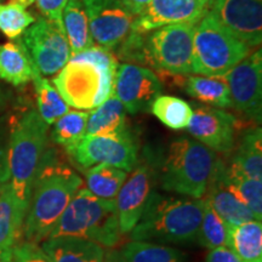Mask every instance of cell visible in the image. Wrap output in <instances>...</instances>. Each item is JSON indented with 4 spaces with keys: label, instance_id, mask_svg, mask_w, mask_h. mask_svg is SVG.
Wrapping results in <instances>:
<instances>
[{
    "label": "cell",
    "instance_id": "cell-1",
    "mask_svg": "<svg viewBox=\"0 0 262 262\" xmlns=\"http://www.w3.org/2000/svg\"><path fill=\"white\" fill-rule=\"evenodd\" d=\"M83 179L71 166L57 159L56 150L49 147L33 182L31 199L24 226L26 242L39 244L50 237Z\"/></svg>",
    "mask_w": 262,
    "mask_h": 262
},
{
    "label": "cell",
    "instance_id": "cell-2",
    "mask_svg": "<svg viewBox=\"0 0 262 262\" xmlns=\"http://www.w3.org/2000/svg\"><path fill=\"white\" fill-rule=\"evenodd\" d=\"M205 199L153 192L145 211L130 232L131 239L157 244H191L196 241Z\"/></svg>",
    "mask_w": 262,
    "mask_h": 262
},
{
    "label": "cell",
    "instance_id": "cell-3",
    "mask_svg": "<svg viewBox=\"0 0 262 262\" xmlns=\"http://www.w3.org/2000/svg\"><path fill=\"white\" fill-rule=\"evenodd\" d=\"M220 157L191 137H179L169 145L157 179L164 191L201 199Z\"/></svg>",
    "mask_w": 262,
    "mask_h": 262
},
{
    "label": "cell",
    "instance_id": "cell-4",
    "mask_svg": "<svg viewBox=\"0 0 262 262\" xmlns=\"http://www.w3.org/2000/svg\"><path fill=\"white\" fill-rule=\"evenodd\" d=\"M49 149V125L37 110H29L16 120L9 135L8 160L15 195L29 206L33 182Z\"/></svg>",
    "mask_w": 262,
    "mask_h": 262
},
{
    "label": "cell",
    "instance_id": "cell-5",
    "mask_svg": "<svg viewBox=\"0 0 262 262\" xmlns=\"http://www.w3.org/2000/svg\"><path fill=\"white\" fill-rule=\"evenodd\" d=\"M62 235L84 238L104 249H113L122 235L116 199L98 198L88 188L80 187L52 229L50 237Z\"/></svg>",
    "mask_w": 262,
    "mask_h": 262
},
{
    "label": "cell",
    "instance_id": "cell-6",
    "mask_svg": "<svg viewBox=\"0 0 262 262\" xmlns=\"http://www.w3.org/2000/svg\"><path fill=\"white\" fill-rule=\"evenodd\" d=\"M251 54V48L228 34L210 12L198 22L193 38L192 73L225 77Z\"/></svg>",
    "mask_w": 262,
    "mask_h": 262
},
{
    "label": "cell",
    "instance_id": "cell-7",
    "mask_svg": "<svg viewBox=\"0 0 262 262\" xmlns=\"http://www.w3.org/2000/svg\"><path fill=\"white\" fill-rule=\"evenodd\" d=\"M196 25L195 22L173 24L145 33L147 67L173 77L191 74Z\"/></svg>",
    "mask_w": 262,
    "mask_h": 262
},
{
    "label": "cell",
    "instance_id": "cell-8",
    "mask_svg": "<svg viewBox=\"0 0 262 262\" xmlns=\"http://www.w3.org/2000/svg\"><path fill=\"white\" fill-rule=\"evenodd\" d=\"M66 152L81 170L108 164L131 172L139 163V143L130 127L111 135H85Z\"/></svg>",
    "mask_w": 262,
    "mask_h": 262
},
{
    "label": "cell",
    "instance_id": "cell-9",
    "mask_svg": "<svg viewBox=\"0 0 262 262\" xmlns=\"http://www.w3.org/2000/svg\"><path fill=\"white\" fill-rule=\"evenodd\" d=\"M21 40L42 77L57 74L71 58L63 26L45 17L35 19L22 34Z\"/></svg>",
    "mask_w": 262,
    "mask_h": 262
},
{
    "label": "cell",
    "instance_id": "cell-10",
    "mask_svg": "<svg viewBox=\"0 0 262 262\" xmlns=\"http://www.w3.org/2000/svg\"><path fill=\"white\" fill-rule=\"evenodd\" d=\"M225 79L228 84L231 107L248 119L260 124L262 119V52H251L232 68Z\"/></svg>",
    "mask_w": 262,
    "mask_h": 262
},
{
    "label": "cell",
    "instance_id": "cell-11",
    "mask_svg": "<svg viewBox=\"0 0 262 262\" xmlns=\"http://www.w3.org/2000/svg\"><path fill=\"white\" fill-rule=\"evenodd\" d=\"M94 42L114 51L131 32L135 19L120 0H81Z\"/></svg>",
    "mask_w": 262,
    "mask_h": 262
},
{
    "label": "cell",
    "instance_id": "cell-12",
    "mask_svg": "<svg viewBox=\"0 0 262 262\" xmlns=\"http://www.w3.org/2000/svg\"><path fill=\"white\" fill-rule=\"evenodd\" d=\"M209 12L228 34L250 48L262 41V0H214Z\"/></svg>",
    "mask_w": 262,
    "mask_h": 262
},
{
    "label": "cell",
    "instance_id": "cell-13",
    "mask_svg": "<svg viewBox=\"0 0 262 262\" xmlns=\"http://www.w3.org/2000/svg\"><path fill=\"white\" fill-rule=\"evenodd\" d=\"M162 93V81L152 70L131 63L118 66L113 95L123 103L127 113L148 112Z\"/></svg>",
    "mask_w": 262,
    "mask_h": 262
},
{
    "label": "cell",
    "instance_id": "cell-14",
    "mask_svg": "<svg viewBox=\"0 0 262 262\" xmlns=\"http://www.w3.org/2000/svg\"><path fill=\"white\" fill-rule=\"evenodd\" d=\"M102 77L89 62L68 61L54 78V86L70 107L90 111L98 107Z\"/></svg>",
    "mask_w": 262,
    "mask_h": 262
},
{
    "label": "cell",
    "instance_id": "cell-15",
    "mask_svg": "<svg viewBox=\"0 0 262 262\" xmlns=\"http://www.w3.org/2000/svg\"><path fill=\"white\" fill-rule=\"evenodd\" d=\"M157 180V171L152 163H137L126 178L116 196L120 234H130L145 211L153 186Z\"/></svg>",
    "mask_w": 262,
    "mask_h": 262
},
{
    "label": "cell",
    "instance_id": "cell-16",
    "mask_svg": "<svg viewBox=\"0 0 262 262\" xmlns=\"http://www.w3.org/2000/svg\"><path fill=\"white\" fill-rule=\"evenodd\" d=\"M193 114L187 130L193 139L214 150L231 153L235 146L237 118L221 108L193 103Z\"/></svg>",
    "mask_w": 262,
    "mask_h": 262
},
{
    "label": "cell",
    "instance_id": "cell-17",
    "mask_svg": "<svg viewBox=\"0 0 262 262\" xmlns=\"http://www.w3.org/2000/svg\"><path fill=\"white\" fill-rule=\"evenodd\" d=\"M209 11L198 0H150L133 22L131 31L147 33L173 24H198Z\"/></svg>",
    "mask_w": 262,
    "mask_h": 262
},
{
    "label": "cell",
    "instance_id": "cell-18",
    "mask_svg": "<svg viewBox=\"0 0 262 262\" xmlns=\"http://www.w3.org/2000/svg\"><path fill=\"white\" fill-rule=\"evenodd\" d=\"M204 199L228 225L256 220L253 212L241 201L227 178V163L220 158L206 188Z\"/></svg>",
    "mask_w": 262,
    "mask_h": 262
},
{
    "label": "cell",
    "instance_id": "cell-19",
    "mask_svg": "<svg viewBox=\"0 0 262 262\" xmlns=\"http://www.w3.org/2000/svg\"><path fill=\"white\" fill-rule=\"evenodd\" d=\"M40 248L51 262H103L106 253L95 242L71 235L45 239Z\"/></svg>",
    "mask_w": 262,
    "mask_h": 262
},
{
    "label": "cell",
    "instance_id": "cell-20",
    "mask_svg": "<svg viewBox=\"0 0 262 262\" xmlns=\"http://www.w3.org/2000/svg\"><path fill=\"white\" fill-rule=\"evenodd\" d=\"M28 208L15 195L9 182L0 195V249H10L24 237Z\"/></svg>",
    "mask_w": 262,
    "mask_h": 262
},
{
    "label": "cell",
    "instance_id": "cell-21",
    "mask_svg": "<svg viewBox=\"0 0 262 262\" xmlns=\"http://www.w3.org/2000/svg\"><path fill=\"white\" fill-rule=\"evenodd\" d=\"M33 77V63L21 38L0 44V79L14 86L28 84Z\"/></svg>",
    "mask_w": 262,
    "mask_h": 262
},
{
    "label": "cell",
    "instance_id": "cell-22",
    "mask_svg": "<svg viewBox=\"0 0 262 262\" xmlns=\"http://www.w3.org/2000/svg\"><path fill=\"white\" fill-rule=\"evenodd\" d=\"M62 25L70 44L71 57L89 50L95 45L81 0H68L62 14Z\"/></svg>",
    "mask_w": 262,
    "mask_h": 262
},
{
    "label": "cell",
    "instance_id": "cell-23",
    "mask_svg": "<svg viewBox=\"0 0 262 262\" xmlns=\"http://www.w3.org/2000/svg\"><path fill=\"white\" fill-rule=\"evenodd\" d=\"M227 247L233 250L241 262H262L261 221L228 225Z\"/></svg>",
    "mask_w": 262,
    "mask_h": 262
},
{
    "label": "cell",
    "instance_id": "cell-24",
    "mask_svg": "<svg viewBox=\"0 0 262 262\" xmlns=\"http://www.w3.org/2000/svg\"><path fill=\"white\" fill-rule=\"evenodd\" d=\"M126 110L112 95L89 113L85 135H111L127 129Z\"/></svg>",
    "mask_w": 262,
    "mask_h": 262
},
{
    "label": "cell",
    "instance_id": "cell-25",
    "mask_svg": "<svg viewBox=\"0 0 262 262\" xmlns=\"http://www.w3.org/2000/svg\"><path fill=\"white\" fill-rule=\"evenodd\" d=\"M229 165L249 178L262 180V130L260 126L245 131Z\"/></svg>",
    "mask_w": 262,
    "mask_h": 262
},
{
    "label": "cell",
    "instance_id": "cell-26",
    "mask_svg": "<svg viewBox=\"0 0 262 262\" xmlns=\"http://www.w3.org/2000/svg\"><path fill=\"white\" fill-rule=\"evenodd\" d=\"M189 96L215 108L231 107L228 84L225 77H188L182 84Z\"/></svg>",
    "mask_w": 262,
    "mask_h": 262
},
{
    "label": "cell",
    "instance_id": "cell-27",
    "mask_svg": "<svg viewBox=\"0 0 262 262\" xmlns=\"http://www.w3.org/2000/svg\"><path fill=\"white\" fill-rule=\"evenodd\" d=\"M32 81L37 95L38 113L48 125H52L58 118L70 111V106L64 102L56 88L48 78L42 77L33 64Z\"/></svg>",
    "mask_w": 262,
    "mask_h": 262
},
{
    "label": "cell",
    "instance_id": "cell-28",
    "mask_svg": "<svg viewBox=\"0 0 262 262\" xmlns=\"http://www.w3.org/2000/svg\"><path fill=\"white\" fill-rule=\"evenodd\" d=\"M86 188L102 199H116L127 178V172L108 164H97L85 172Z\"/></svg>",
    "mask_w": 262,
    "mask_h": 262
},
{
    "label": "cell",
    "instance_id": "cell-29",
    "mask_svg": "<svg viewBox=\"0 0 262 262\" xmlns=\"http://www.w3.org/2000/svg\"><path fill=\"white\" fill-rule=\"evenodd\" d=\"M124 262H185L186 255L169 245L131 241L120 250Z\"/></svg>",
    "mask_w": 262,
    "mask_h": 262
},
{
    "label": "cell",
    "instance_id": "cell-30",
    "mask_svg": "<svg viewBox=\"0 0 262 262\" xmlns=\"http://www.w3.org/2000/svg\"><path fill=\"white\" fill-rule=\"evenodd\" d=\"M153 116L172 130L187 129L193 114L192 106L182 98L160 95L150 106Z\"/></svg>",
    "mask_w": 262,
    "mask_h": 262
},
{
    "label": "cell",
    "instance_id": "cell-31",
    "mask_svg": "<svg viewBox=\"0 0 262 262\" xmlns=\"http://www.w3.org/2000/svg\"><path fill=\"white\" fill-rule=\"evenodd\" d=\"M89 113L83 111H68L54 123L51 140L56 145L71 148L77 145L86 134V124Z\"/></svg>",
    "mask_w": 262,
    "mask_h": 262
},
{
    "label": "cell",
    "instance_id": "cell-32",
    "mask_svg": "<svg viewBox=\"0 0 262 262\" xmlns=\"http://www.w3.org/2000/svg\"><path fill=\"white\" fill-rule=\"evenodd\" d=\"M227 178L232 188L241 201L253 212L255 219L262 217V180H256L244 175L239 170L227 164Z\"/></svg>",
    "mask_w": 262,
    "mask_h": 262
},
{
    "label": "cell",
    "instance_id": "cell-33",
    "mask_svg": "<svg viewBox=\"0 0 262 262\" xmlns=\"http://www.w3.org/2000/svg\"><path fill=\"white\" fill-rule=\"evenodd\" d=\"M195 242L209 250L220 247H227L228 225L206 201Z\"/></svg>",
    "mask_w": 262,
    "mask_h": 262
},
{
    "label": "cell",
    "instance_id": "cell-34",
    "mask_svg": "<svg viewBox=\"0 0 262 262\" xmlns=\"http://www.w3.org/2000/svg\"><path fill=\"white\" fill-rule=\"evenodd\" d=\"M34 22V16L26 8L12 3L0 4V32L6 38L16 40Z\"/></svg>",
    "mask_w": 262,
    "mask_h": 262
},
{
    "label": "cell",
    "instance_id": "cell-35",
    "mask_svg": "<svg viewBox=\"0 0 262 262\" xmlns=\"http://www.w3.org/2000/svg\"><path fill=\"white\" fill-rule=\"evenodd\" d=\"M11 262H51L39 244L19 242L11 249Z\"/></svg>",
    "mask_w": 262,
    "mask_h": 262
},
{
    "label": "cell",
    "instance_id": "cell-36",
    "mask_svg": "<svg viewBox=\"0 0 262 262\" xmlns=\"http://www.w3.org/2000/svg\"><path fill=\"white\" fill-rule=\"evenodd\" d=\"M34 3L45 18L62 25V14L68 0H34Z\"/></svg>",
    "mask_w": 262,
    "mask_h": 262
},
{
    "label": "cell",
    "instance_id": "cell-37",
    "mask_svg": "<svg viewBox=\"0 0 262 262\" xmlns=\"http://www.w3.org/2000/svg\"><path fill=\"white\" fill-rule=\"evenodd\" d=\"M9 136L5 124L0 120V185L9 182V160H8Z\"/></svg>",
    "mask_w": 262,
    "mask_h": 262
},
{
    "label": "cell",
    "instance_id": "cell-38",
    "mask_svg": "<svg viewBox=\"0 0 262 262\" xmlns=\"http://www.w3.org/2000/svg\"><path fill=\"white\" fill-rule=\"evenodd\" d=\"M205 262H241V260L229 247H220L209 251Z\"/></svg>",
    "mask_w": 262,
    "mask_h": 262
},
{
    "label": "cell",
    "instance_id": "cell-39",
    "mask_svg": "<svg viewBox=\"0 0 262 262\" xmlns=\"http://www.w3.org/2000/svg\"><path fill=\"white\" fill-rule=\"evenodd\" d=\"M120 2L136 17V16H139L147 8L150 0H120Z\"/></svg>",
    "mask_w": 262,
    "mask_h": 262
},
{
    "label": "cell",
    "instance_id": "cell-40",
    "mask_svg": "<svg viewBox=\"0 0 262 262\" xmlns=\"http://www.w3.org/2000/svg\"><path fill=\"white\" fill-rule=\"evenodd\" d=\"M103 262H124L120 251L114 250V249H107L104 253Z\"/></svg>",
    "mask_w": 262,
    "mask_h": 262
},
{
    "label": "cell",
    "instance_id": "cell-41",
    "mask_svg": "<svg viewBox=\"0 0 262 262\" xmlns=\"http://www.w3.org/2000/svg\"><path fill=\"white\" fill-rule=\"evenodd\" d=\"M11 249H0V262H11Z\"/></svg>",
    "mask_w": 262,
    "mask_h": 262
},
{
    "label": "cell",
    "instance_id": "cell-42",
    "mask_svg": "<svg viewBox=\"0 0 262 262\" xmlns=\"http://www.w3.org/2000/svg\"><path fill=\"white\" fill-rule=\"evenodd\" d=\"M9 3H12V4H17L22 8L27 9L28 6L34 4V0H9Z\"/></svg>",
    "mask_w": 262,
    "mask_h": 262
},
{
    "label": "cell",
    "instance_id": "cell-43",
    "mask_svg": "<svg viewBox=\"0 0 262 262\" xmlns=\"http://www.w3.org/2000/svg\"><path fill=\"white\" fill-rule=\"evenodd\" d=\"M6 101V95H5V91L0 88V110H2L3 106H4Z\"/></svg>",
    "mask_w": 262,
    "mask_h": 262
},
{
    "label": "cell",
    "instance_id": "cell-44",
    "mask_svg": "<svg viewBox=\"0 0 262 262\" xmlns=\"http://www.w3.org/2000/svg\"><path fill=\"white\" fill-rule=\"evenodd\" d=\"M198 2H201L202 4L205 6V8L210 9L211 5H212V3H214V0H198Z\"/></svg>",
    "mask_w": 262,
    "mask_h": 262
},
{
    "label": "cell",
    "instance_id": "cell-45",
    "mask_svg": "<svg viewBox=\"0 0 262 262\" xmlns=\"http://www.w3.org/2000/svg\"><path fill=\"white\" fill-rule=\"evenodd\" d=\"M4 185H5V183H3V185H0V195H2L3 189H4Z\"/></svg>",
    "mask_w": 262,
    "mask_h": 262
},
{
    "label": "cell",
    "instance_id": "cell-46",
    "mask_svg": "<svg viewBox=\"0 0 262 262\" xmlns=\"http://www.w3.org/2000/svg\"><path fill=\"white\" fill-rule=\"evenodd\" d=\"M3 2H4V0H0V4H3Z\"/></svg>",
    "mask_w": 262,
    "mask_h": 262
}]
</instances>
